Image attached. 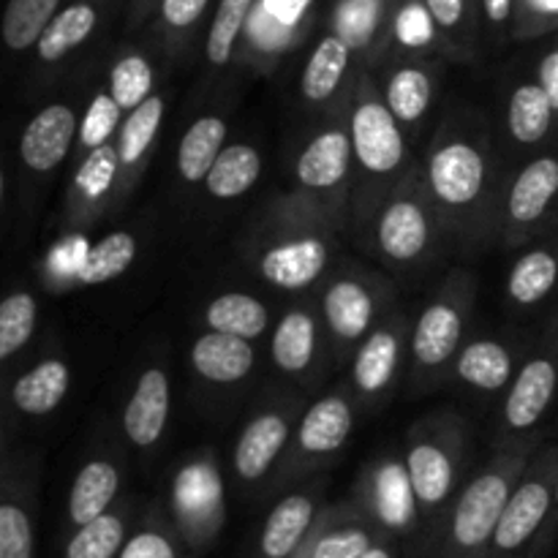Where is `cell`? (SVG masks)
Wrapping results in <instances>:
<instances>
[{"label": "cell", "mask_w": 558, "mask_h": 558, "mask_svg": "<svg viewBox=\"0 0 558 558\" xmlns=\"http://www.w3.org/2000/svg\"><path fill=\"white\" fill-rule=\"evenodd\" d=\"M526 466L523 456H501L474 477L452 507L430 558H488L507 501Z\"/></svg>", "instance_id": "1"}, {"label": "cell", "mask_w": 558, "mask_h": 558, "mask_svg": "<svg viewBox=\"0 0 558 558\" xmlns=\"http://www.w3.org/2000/svg\"><path fill=\"white\" fill-rule=\"evenodd\" d=\"M558 447L537 452L512 490L499 529L494 534L488 558H532L554 512Z\"/></svg>", "instance_id": "2"}, {"label": "cell", "mask_w": 558, "mask_h": 558, "mask_svg": "<svg viewBox=\"0 0 558 558\" xmlns=\"http://www.w3.org/2000/svg\"><path fill=\"white\" fill-rule=\"evenodd\" d=\"M352 147L354 158L365 172L374 174H390L396 172L398 163L403 161V145L401 125L398 118L390 112V107L376 98H365L357 104L352 114Z\"/></svg>", "instance_id": "3"}, {"label": "cell", "mask_w": 558, "mask_h": 558, "mask_svg": "<svg viewBox=\"0 0 558 558\" xmlns=\"http://www.w3.org/2000/svg\"><path fill=\"white\" fill-rule=\"evenodd\" d=\"M428 183L436 199L447 207H466L485 189V156L469 142H447L428 161Z\"/></svg>", "instance_id": "4"}, {"label": "cell", "mask_w": 558, "mask_h": 558, "mask_svg": "<svg viewBox=\"0 0 558 558\" xmlns=\"http://www.w3.org/2000/svg\"><path fill=\"white\" fill-rule=\"evenodd\" d=\"M76 131H80V123H76L74 109L65 104H49L22 131V163L33 172H52L69 156Z\"/></svg>", "instance_id": "5"}, {"label": "cell", "mask_w": 558, "mask_h": 558, "mask_svg": "<svg viewBox=\"0 0 558 558\" xmlns=\"http://www.w3.org/2000/svg\"><path fill=\"white\" fill-rule=\"evenodd\" d=\"M558 392V352L532 357L521 368L505 403V420L512 430H529L545 417Z\"/></svg>", "instance_id": "6"}, {"label": "cell", "mask_w": 558, "mask_h": 558, "mask_svg": "<svg viewBox=\"0 0 558 558\" xmlns=\"http://www.w3.org/2000/svg\"><path fill=\"white\" fill-rule=\"evenodd\" d=\"M169 376L161 368H147L123 412V428L131 445L145 450L161 439L169 420Z\"/></svg>", "instance_id": "7"}, {"label": "cell", "mask_w": 558, "mask_h": 558, "mask_svg": "<svg viewBox=\"0 0 558 558\" xmlns=\"http://www.w3.org/2000/svg\"><path fill=\"white\" fill-rule=\"evenodd\" d=\"M330 248L322 238L305 234V238L289 240V243L272 245L265 251L259 270L272 287L281 289H305L325 272Z\"/></svg>", "instance_id": "8"}, {"label": "cell", "mask_w": 558, "mask_h": 558, "mask_svg": "<svg viewBox=\"0 0 558 558\" xmlns=\"http://www.w3.org/2000/svg\"><path fill=\"white\" fill-rule=\"evenodd\" d=\"M379 248L396 262H412L425 251L430 240V221L423 205L412 196H398L381 210L376 227Z\"/></svg>", "instance_id": "9"}, {"label": "cell", "mask_w": 558, "mask_h": 558, "mask_svg": "<svg viewBox=\"0 0 558 558\" xmlns=\"http://www.w3.org/2000/svg\"><path fill=\"white\" fill-rule=\"evenodd\" d=\"M558 202V156H539L521 169L510 189V218L518 227L539 223Z\"/></svg>", "instance_id": "10"}, {"label": "cell", "mask_w": 558, "mask_h": 558, "mask_svg": "<svg viewBox=\"0 0 558 558\" xmlns=\"http://www.w3.org/2000/svg\"><path fill=\"white\" fill-rule=\"evenodd\" d=\"M254 347L245 338L227 332H207L191 347V365L196 374L216 385H234L254 368Z\"/></svg>", "instance_id": "11"}, {"label": "cell", "mask_w": 558, "mask_h": 558, "mask_svg": "<svg viewBox=\"0 0 558 558\" xmlns=\"http://www.w3.org/2000/svg\"><path fill=\"white\" fill-rule=\"evenodd\" d=\"M354 156L352 136L341 129H330L314 136L298 158V180L305 189H336L349 174V161Z\"/></svg>", "instance_id": "12"}, {"label": "cell", "mask_w": 558, "mask_h": 558, "mask_svg": "<svg viewBox=\"0 0 558 558\" xmlns=\"http://www.w3.org/2000/svg\"><path fill=\"white\" fill-rule=\"evenodd\" d=\"M407 474L412 494L425 510L445 505L456 485V463L452 456L436 441H417L409 447Z\"/></svg>", "instance_id": "13"}, {"label": "cell", "mask_w": 558, "mask_h": 558, "mask_svg": "<svg viewBox=\"0 0 558 558\" xmlns=\"http://www.w3.org/2000/svg\"><path fill=\"white\" fill-rule=\"evenodd\" d=\"M463 336V316L458 311V305L445 303H430L423 311L417 322V330L412 338V352L414 360L425 368H439L441 363L456 354L458 343Z\"/></svg>", "instance_id": "14"}, {"label": "cell", "mask_w": 558, "mask_h": 558, "mask_svg": "<svg viewBox=\"0 0 558 558\" xmlns=\"http://www.w3.org/2000/svg\"><path fill=\"white\" fill-rule=\"evenodd\" d=\"M311 523H314V501L308 496L292 494L278 501L262 529L259 558H292L303 548Z\"/></svg>", "instance_id": "15"}, {"label": "cell", "mask_w": 558, "mask_h": 558, "mask_svg": "<svg viewBox=\"0 0 558 558\" xmlns=\"http://www.w3.org/2000/svg\"><path fill=\"white\" fill-rule=\"evenodd\" d=\"M289 439V423L281 414H259L251 420L248 428L240 436L238 447H234V469L243 480H259L265 477L267 469L278 458Z\"/></svg>", "instance_id": "16"}, {"label": "cell", "mask_w": 558, "mask_h": 558, "mask_svg": "<svg viewBox=\"0 0 558 558\" xmlns=\"http://www.w3.org/2000/svg\"><path fill=\"white\" fill-rule=\"evenodd\" d=\"M352 428L354 414L347 398L327 396L305 412L298 439L300 447L305 452H311V456H327V452L341 450L343 441L352 434Z\"/></svg>", "instance_id": "17"}, {"label": "cell", "mask_w": 558, "mask_h": 558, "mask_svg": "<svg viewBox=\"0 0 558 558\" xmlns=\"http://www.w3.org/2000/svg\"><path fill=\"white\" fill-rule=\"evenodd\" d=\"M118 469L109 461H90L80 469L69 496V518L76 529L107 515L118 496Z\"/></svg>", "instance_id": "18"}, {"label": "cell", "mask_w": 558, "mask_h": 558, "mask_svg": "<svg viewBox=\"0 0 558 558\" xmlns=\"http://www.w3.org/2000/svg\"><path fill=\"white\" fill-rule=\"evenodd\" d=\"M71 385V371L63 360H44L14 381V407L25 414H49L63 403Z\"/></svg>", "instance_id": "19"}, {"label": "cell", "mask_w": 558, "mask_h": 558, "mask_svg": "<svg viewBox=\"0 0 558 558\" xmlns=\"http://www.w3.org/2000/svg\"><path fill=\"white\" fill-rule=\"evenodd\" d=\"M325 316L330 330L343 341H357L374 322V298L354 278H341L325 294Z\"/></svg>", "instance_id": "20"}, {"label": "cell", "mask_w": 558, "mask_h": 558, "mask_svg": "<svg viewBox=\"0 0 558 558\" xmlns=\"http://www.w3.org/2000/svg\"><path fill=\"white\" fill-rule=\"evenodd\" d=\"M223 140H227V123L221 118H199L191 123L178 147V172L185 183H199L207 180L213 163L223 153Z\"/></svg>", "instance_id": "21"}, {"label": "cell", "mask_w": 558, "mask_h": 558, "mask_svg": "<svg viewBox=\"0 0 558 558\" xmlns=\"http://www.w3.org/2000/svg\"><path fill=\"white\" fill-rule=\"evenodd\" d=\"M510 134L521 145H537L554 131L556 123V101L545 85H521L510 98V112H507Z\"/></svg>", "instance_id": "22"}, {"label": "cell", "mask_w": 558, "mask_h": 558, "mask_svg": "<svg viewBox=\"0 0 558 558\" xmlns=\"http://www.w3.org/2000/svg\"><path fill=\"white\" fill-rule=\"evenodd\" d=\"M398 352H401V338L392 327L371 332V338L354 357V385L363 392L385 390L396 376Z\"/></svg>", "instance_id": "23"}, {"label": "cell", "mask_w": 558, "mask_h": 558, "mask_svg": "<svg viewBox=\"0 0 558 558\" xmlns=\"http://www.w3.org/2000/svg\"><path fill=\"white\" fill-rule=\"evenodd\" d=\"M262 174V156L251 145L223 147L218 161L207 174V191L216 199H238L245 191L254 189Z\"/></svg>", "instance_id": "24"}, {"label": "cell", "mask_w": 558, "mask_h": 558, "mask_svg": "<svg viewBox=\"0 0 558 558\" xmlns=\"http://www.w3.org/2000/svg\"><path fill=\"white\" fill-rule=\"evenodd\" d=\"M136 259V240L131 232H109L104 234L98 243L87 248L85 259H82L80 270H76V281L85 287H98L112 278L123 276Z\"/></svg>", "instance_id": "25"}, {"label": "cell", "mask_w": 558, "mask_h": 558, "mask_svg": "<svg viewBox=\"0 0 558 558\" xmlns=\"http://www.w3.org/2000/svg\"><path fill=\"white\" fill-rule=\"evenodd\" d=\"M207 325L213 332H227L251 341L267 330V308L256 298L243 292L218 294L207 305Z\"/></svg>", "instance_id": "26"}, {"label": "cell", "mask_w": 558, "mask_h": 558, "mask_svg": "<svg viewBox=\"0 0 558 558\" xmlns=\"http://www.w3.org/2000/svg\"><path fill=\"white\" fill-rule=\"evenodd\" d=\"M272 360L287 374H300L311 365L316 349L314 316L305 311H289L272 332Z\"/></svg>", "instance_id": "27"}, {"label": "cell", "mask_w": 558, "mask_h": 558, "mask_svg": "<svg viewBox=\"0 0 558 558\" xmlns=\"http://www.w3.org/2000/svg\"><path fill=\"white\" fill-rule=\"evenodd\" d=\"M558 283V251L537 248L515 262L507 292L518 305H534L548 298Z\"/></svg>", "instance_id": "28"}, {"label": "cell", "mask_w": 558, "mask_h": 558, "mask_svg": "<svg viewBox=\"0 0 558 558\" xmlns=\"http://www.w3.org/2000/svg\"><path fill=\"white\" fill-rule=\"evenodd\" d=\"M458 376L477 390H501L512 376V357L501 343L474 341L458 357Z\"/></svg>", "instance_id": "29"}, {"label": "cell", "mask_w": 558, "mask_h": 558, "mask_svg": "<svg viewBox=\"0 0 558 558\" xmlns=\"http://www.w3.org/2000/svg\"><path fill=\"white\" fill-rule=\"evenodd\" d=\"M349 65V47L341 36H327L311 54L308 65L303 71V96L308 101H327L341 85L343 71Z\"/></svg>", "instance_id": "30"}, {"label": "cell", "mask_w": 558, "mask_h": 558, "mask_svg": "<svg viewBox=\"0 0 558 558\" xmlns=\"http://www.w3.org/2000/svg\"><path fill=\"white\" fill-rule=\"evenodd\" d=\"M93 27H96V11H93V5H69V9H63L52 22H49L44 36L38 38V58L47 60V63L65 58V52L76 49L87 36H90Z\"/></svg>", "instance_id": "31"}, {"label": "cell", "mask_w": 558, "mask_h": 558, "mask_svg": "<svg viewBox=\"0 0 558 558\" xmlns=\"http://www.w3.org/2000/svg\"><path fill=\"white\" fill-rule=\"evenodd\" d=\"M60 0H9L3 14V41L5 47L22 52V49L38 44L49 22L54 20V9Z\"/></svg>", "instance_id": "32"}, {"label": "cell", "mask_w": 558, "mask_h": 558, "mask_svg": "<svg viewBox=\"0 0 558 558\" xmlns=\"http://www.w3.org/2000/svg\"><path fill=\"white\" fill-rule=\"evenodd\" d=\"M125 518L118 512L96 518L76 529L74 537L65 545L63 558H118L125 545Z\"/></svg>", "instance_id": "33"}, {"label": "cell", "mask_w": 558, "mask_h": 558, "mask_svg": "<svg viewBox=\"0 0 558 558\" xmlns=\"http://www.w3.org/2000/svg\"><path fill=\"white\" fill-rule=\"evenodd\" d=\"M430 96H434V85L430 76L423 69H398L387 82V107L396 114L398 123H414L428 109Z\"/></svg>", "instance_id": "34"}, {"label": "cell", "mask_w": 558, "mask_h": 558, "mask_svg": "<svg viewBox=\"0 0 558 558\" xmlns=\"http://www.w3.org/2000/svg\"><path fill=\"white\" fill-rule=\"evenodd\" d=\"M163 120V98L150 96L140 109L125 118L123 129H120V142H118V156L123 167H134L142 156L147 153L150 142L156 140L158 129H161Z\"/></svg>", "instance_id": "35"}, {"label": "cell", "mask_w": 558, "mask_h": 558, "mask_svg": "<svg viewBox=\"0 0 558 558\" xmlns=\"http://www.w3.org/2000/svg\"><path fill=\"white\" fill-rule=\"evenodd\" d=\"M36 298L14 292L0 303V360H9L31 341L36 330Z\"/></svg>", "instance_id": "36"}, {"label": "cell", "mask_w": 558, "mask_h": 558, "mask_svg": "<svg viewBox=\"0 0 558 558\" xmlns=\"http://www.w3.org/2000/svg\"><path fill=\"white\" fill-rule=\"evenodd\" d=\"M153 90V69L145 58L140 54H129L120 60L112 69V80H109V96L114 98L123 112H134L142 104L150 98Z\"/></svg>", "instance_id": "37"}, {"label": "cell", "mask_w": 558, "mask_h": 558, "mask_svg": "<svg viewBox=\"0 0 558 558\" xmlns=\"http://www.w3.org/2000/svg\"><path fill=\"white\" fill-rule=\"evenodd\" d=\"M251 5H254V0H221L218 3V11L210 25V36H207V58H210V63H229L234 52V41H238L245 20H248Z\"/></svg>", "instance_id": "38"}, {"label": "cell", "mask_w": 558, "mask_h": 558, "mask_svg": "<svg viewBox=\"0 0 558 558\" xmlns=\"http://www.w3.org/2000/svg\"><path fill=\"white\" fill-rule=\"evenodd\" d=\"M376 543L379 539H376V534L368 526L347 523V526L327 529L325 534H319L311 543V548L305 550L303 558H360L368 554Z\"/></svg>", "instance_id": "39"}, {"label": "cell", "mask_w": 558, "mask_h": 558, "mask_svg": "<svg viewBox=\"0 0 558 558\" xmlns=\"http://www.w3.org/2000/svg\"><path fill=\"white\" fill-rule=\"evenodd\" d=\"M120 167L118 147L101 145L90 150V156L82 161L80 172L74 178V189L85 196L87 202H98L109 194L114 183V172Z\"/></svg>", "instance_id": "40"}, {"label": "cell", "mask_w": 558, "mask_h": 558, "mask_svg": "<svg viewBox=\"0 0 558 558\" xmlns=\"http://www.w3.org/2000/svg\"><path fill=\"white\" fill-rule=\"evenodd\" d=\"M36 537H33L31 515L20 505H0V558H33Z\"/></svg>", "instance_id": "41"}, {"label": "cell", "mask_w": 558, "mask_h": 558, "mask_svg": "<svg viewBox=\"0 0 558 558\" xmlns=\"http://www.w3.org/2000/svg\"><path fill=\"white\" fill-rule=\"evenodd\" d=\"M120 112H123V109L114 104V98L109 96V93H98V96L93 98L90 107H87L85 120H82V125H80L82 145L90 147V150L107 145L109 134L118 129Z\"/></svg>", "instance_id": "42"}, {"label": "cell", "mask_w": 558, "mask_h": 558, "mask_svg": "<svg viewBox=\"0 0 558 558\" xmlns=\"http://www.w3.org/2000/svg\"><path fill=\"white\" fill-rule=\"evenodd\" d=\"M118 558H180L178 545L161 529H140L125 539Z\"/></svg>", "instance_id": "43"}, {"label": "cell", "mask_w": 558, "mask_h": 558, "mask_svg": "<svg viewBox=\"0 0 558 558\" xmlns=\"http://www.w3.org/2000/svg\"><path fill=\"white\" fill-rule=\"evenodd\" d=\"M376 16H379V0H347L338 22H341L343 36L352 41H363L374 31Z\"/></svg>", "instance_id": "44"}, {"label": "cell", "mask_w": 558, "mask_h": 558, "mask_svg": "<svg viewBox=\"0 0 558 558\" xmlns=\"http://www.w3.org/2000/svg\"><path fill=\"white\" fill-rule=\"evenodd\" d=\"M207 0H163L161 11H163V20H167L172 27H189L199 20Z\"/></svg>", "instance_id": "45"}, {"label": "cell", "mask_w": 558, "mask_h": 558, "mask_svg": "<svg viewBox=\"0 0 558 558\" xmlns=\"http://www.w3.org/2000/svg\"><path fill=\"white\" fill-rule=\"evenodd\" d=\"M398 33H401L403 41L414 44L428 38V20H425V11L420 5H409L407 11L398 20Z\"/></svg>", "instance_id": "46"}, {"label": "cell", "mask_w": 558, "mask_h": 558, "mask_svg": "<svg viewBox=\"0 0 558 558\" xmlns=\"http://www.w3.org/2000/svg\"><path fill=\"white\" fill-rule=\"evenodd\" d=\"M425 9L441 27H456L463 16V0H425Z\"/></svg>", "instance_id": "47"}, {"label": "cell", "mask_w": 558, "mask_h": 558, "mask_svg": "<svg viewBox=\"0 0 558 558\" xmlns=\"http://www.w3.org/2000/svg\"><path fill=\"white\" fill-rule=\"evenodd\" d=\"M558 543V469H556V496H554V512H550V521L545 526L543 537H539L537 548H534L532 558H548L550 550L556 548Z\"/></svg>", "instance_id": "48"}, {"label": "cell", "mask_w": 558, "mask_h": 558, "mask_svg": "<svg viewBox=\"0 0 558 558\" xmlns=\"http://www.w3.org/2000/svg\"><path fill=\"white\" fill-rule=\"evenodd\" d=\"M265 3L272 16H278L281 22H294L300 14H303V9L311 3V0H265Z\"/></svg>", "instance_id": "49"}, {"label": "cell", "mask_w": 558, "mask_h": 558, "mask_svg": "<svg viewBox=\"0 0 558 558\" xmlns=\"http://www.w3.org/2000/svg\"><path fill=\"white\" fill-rule=\"evenodd\" d=\"M512 0H485V14L494 22H505L510 16Z\"/></svg>", "instance_id": "50"}, {"label": "cell", "mask_w": 558, "mask_h": 558, "mask_svg": "<svg viewBox=\"0 0 558 558\" xmlns=\"http://www.w3.org/2000/svg\"><path fill=\"white\" fill-rule=\"evenodd\" d=\"M360 558H398V556H396V548H392V545H387V543H376L374 548L368 550V554L360 556Z\"/></svg>", "instance_id": "51"}, {"label": "cell", "mask_w": 558, "mask_h": 558, "mask_svg": "<svg viewBox=\"0 0 558 558\" xmlns=\"http://www.w3.org/2000/svg\"><path fill=\"white\" fill-rule=\"evenodd\" d=\"M539 11H550V14H558V0H532Z\"/></svg>", "instance_id": "52"}]
</instances>
